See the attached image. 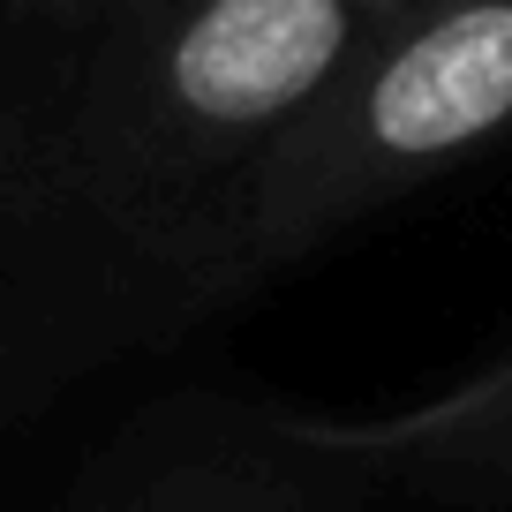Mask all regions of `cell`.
Instances as JSON below:
<instances>
[{
	"instance_id": "cell-3",
	"label": "cell",
	"mask_w": 512,
	"mask_h": 512,
	"mask_svg": "<svg viewBox=\"0 0 512 512\" xmlns=\"http://www.w3.org/2000/svg\"><path fill=\"white\" fill-rule=\"evenodd\" d=\"M264 430L324 467L512 490V354L392 415H264Z\"/></svg>"
},
{
	"instance_id": "cell-5",
	"label": "cell",
	"mask_w": 512,
	"mask_h": 512,
	"mask_svg": "<svg viewBox=\"0 0 512 512\" xmlns=\"http://www.w3.org/2000/svg\"><path fill=\"white\" fill-rule=\"evenodd\" d=\"M369 16H400V8H422V0H362Z\"/></svg>"
},
{
	"instance_id": "cell-2",
	"label": "cell",
	"mask_w": 512,
	"mask_h": 512,
	"mask_svg": "<svg viewBox=\"0 0 512 512\" xmlns=\"http://www.w3.org/2000/svg\"><path fill=\"white\" fill-rule=\"evenodd\" d=\"M497 136H512V0L377 16L339 76L226 189L219 256H234V272H279Z\"/></svg>"
},
{
	"instance_id": "cell-4",
	"label": "cell",
	"mask_w": 512,
	"mask_h": 512,
	"mask_svg": "<svg viewBox=\"0 0 512 512\" xmlns=\"http://www.w3.org/2000/svg\"><path fill=\"white\" fill-rule=\"evenodd\" d=\"M128 512H324V505L279 490V482H256V475H174L159 490H144Z\"/></svg>"
},
{
	"instance_id": "cell-1",
	"label": "cell",
	"mask_w": 512,
	"mask_h": 512,
	"mask_svg": "<svg viewBox=\"0 0 512 512\" xmlns=\"http://www.w3.org/2000/svg\"><path fill=\"white\" fill-rule=\"evenodd\" d=\"M362 0H98L76 159L121 211L219 196L339 76Z\"/></svg>"
}]
</instances>
